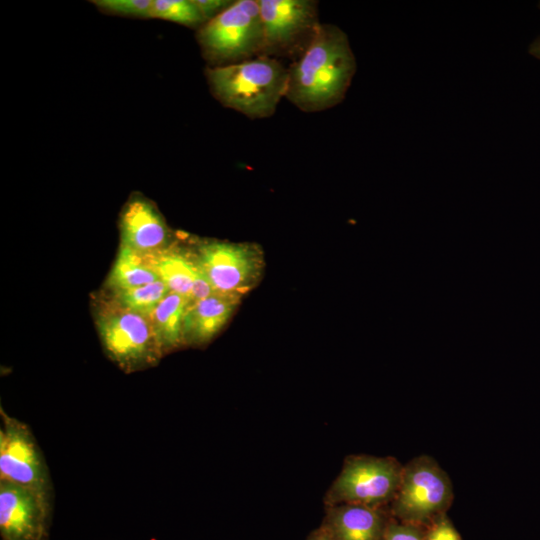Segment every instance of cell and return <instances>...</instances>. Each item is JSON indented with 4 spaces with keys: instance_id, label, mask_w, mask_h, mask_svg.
I'll return each instance as SVG.
<instances>
[{
    "instance_id": "6da1fadb",
    "label": "cell",
    "mask_w": 540,
    "mask_h": 540,
    "mask_svg": "<svg viewBox=\"0 0 540 540\" xmlns=\"http://www.w3.org/2000/svg\"><path fill=\"white\" fill-rule=\"evenodd\" d=\"M356 71L346 33L319 26L303 53L288 66L285 98L304 112H320L343 101Z\"/></svg>"
},
{
    "instance_id": "7a4b0ae2",
    "label": "cell",
    "mask_w": 540,
    "mask_h": 540,
    "mask_svg": "<svg viewBox=\"0 0 540 540\" xmlns=\"http://www.w3.org/2000/svg\"><path fill=\"white\" fill-rule=\"evenodd\" d=\"M211 94L225 107L250 119L271 117L285 97L288 67L273 57L205 69Z\"/></svg>"
},
{
    "instance_id": "3957f363",
    "label": "cell",
    "mask_w": 540,
    "mask_h": 540,
    "mask_svg": "<svg viewBox=\"0 0 540 540\" xmlns=\"http://www.w3.org/2000/svg\"><path fill=\"white\" fill-rule=\"evenodd\" d=\"M196 40L209 67L260 56L263 26L258 0H235L225 11L197 29Z\"/></svg>"
},
{
    "instance_id": "277c9868",
    "label": "cell",
    "mask_w": 540,
    "mask_h": 540,
    "mask_svg": "<svg viewBox=\"0 0 540 540\" xmlns=\"http://www.w3.org/2000/svg\"><path fill=\"white\" fill-rule=\"evenodd\" d=\"M96 324L107 355L125 372L153 366L163 356L149 318L114 300L99 310Z\"/></svg>"
},
{
    "instance_id": "5b68a950",
    "label": "cell",
    "mask_w": 540,
    "mask_h": 540,
    "mask_svg": "<svg viewBox=\"0 0 540 540\" xmlns=\"http://www.w3.org/2000/svg\"><path fill=\"white\" fill-rule=\"evenodd\" d=\"M196 263L215 292L243 296L260 280L265 261L253 243L201 240L192 250Z\"/></svg>"
},
{
    "instance_id": "8992f818",
    "label": "cell",
    "mask_w": 540,
    "mask_h": 540,
    "mask_svg": "<svg viewBox=\"0 0 540 540\" xmlns=\"http://www.w3.org/2000/svg\"><path fill=\"white\" fill-rule=\"evenodd\" d=\"M0 481L24 487L51 505L52 483L29 426L0 409Z\"/></svg>"
},
{
    "instance_id": "52a82bcc",
    "label": "cell",
    "mask_w": 540,
    "mask_h": 540,
    "mask_svg": "<svg viewBox=\"0 0 540 540\" xmlns=\"http://www.w3.org/2000/svg\"><path fill=\"white\" fill-rule=\"evenodd\" d=\"M263 26L265 56L297 59L319 26L318 2L314 0H258Z\"/></svg>"
},
{
    "instance_id": "ba28073f",
    "label": "cell",
    "mask_w": 540,
    "mask_h": 540,
    "mask_svg": "<svg viewBox=\"0 0 540 540\" xmlns=\"http://www.w3.org/2000/svg\"><path fill=\"white\" fill-rule=\"evenodd\" d=\"M401 476L391 459L350 458L326 493V506L359 504L376 507L398 490Z\"/></svg>"
},
{
    "instance_id": "9c48e42d",
    "label": "cell",
    "mask_w": 540,
    "mask_h": 540,
    "mask_svg": "<svg viewBox=\"0 0 540 540\" xmlns=\"http://www.w3.org/2000/svg\"><path fill=\"white\" fill-rule=\"evenodd\" d=\"M398 489L394 512L409 524L428 520L447 504L450 497L446 477L429 463H417L406 470Z\"/></svg>"
},
{
    "instance_id": "30bf717a",
    "label": "cell",
    "mask_w": 540,
    "mask_h": 540,
    "mask_svg": "<svg viewBox=\"0 0 540 540\" xmlns=\"http://www.w3.org/2000/svg\"><path fill=\"white\" fill-rule=\"evenodd\" d=\"M51 505L32 491L0 481V536L2 540H46Z\"/></svg>"
},
{
    "instance_id": "8fae6325",
    "label": "cell",
    "mask_w": 540,
    "mask_h": 540,
    "mask_svg": "<svg viewBox=\"0 0 540 540\" xmlns=\"http://www.w3.org/2000/svg\"><path fill=\"white\" fill-rule=\"evenodd\" d=\"M119 228L121 244L146 254L171 245V231L157 206L140 193L132 194L124 204Z\"/></svg>"
},
{
    "instance_id": "7c38bea8",
    "label": "cell",
    "mask_w": 540,
    "mask_h": 540,
    "mask_svg": "<svg viewBox=\"0 0 540 540\" xmlns=\"http://www.w3.org/2000/svg\"><path fill=\"white\" fill-rule=\"evenodd\" d=\"M138 255L142 263L152 270L170 291L187 297L190 302L215 293L200 271L192 250L169 245L158 251Z\"/></svg>"
},
{
    "instance_id": "4fadbf2b",
    "label": "cell",
    "mask_w": 540,
    "mask_h": 540,
    "mask_svg": "<svg viewBox=\"0 0 540 540\" xmlns=\"http://www.w3.org/2000/svg\"><path fill=\"white\" fill-rule=\"evenodd\" d=\"M242 296L215 292L190 302L183 321L184 345L200 346L211 341L227 324Z\"/></svg>"
},
{
    "instance_id": "5bb4252c",
    "label": "cell",
    "mask_w": 540,
    "mask_h": 540,
    "mask_svg": "<svg viewBox=\"0 0 540 540\" xmlns=\"http://www.w3.org/2000/svg\"><path fill=\"white\" fill-rule=\"evenodd\" d=\"M321 526L334 540H381L387 527L376 507L359 504L327 506Z\"/></svg>"
},
{
    "instance_id": "9a60e30c",
    "label": "cell",
    "mask_w": 540,
    "mask_h": 540,
    "mask_svg": "<svg viewBox=\"0 0 540 540\" xmlns=\"http://www.w3.org/2000/svg\"><path fill=\"white\" fill-rule=\"evenodd\" d=\"M189 303L187 297L170 291L148 316L162 355L184 345L183 321Z\"/></svg>"
},
{
    "instance_id": "2e32d148",
    "label": "cell",
    "mask_w": 540,
    "mask_h": 540,
    "mask_svg": "<svg viewBox=\"0 0 540 540\" xmlns=\"http://www.w3.org/2000/svg\"><path fill=\"white\" fill-rule=\"evenodd\" d=\"M157 275L146 267L138 253L121 245L107 279L112 291L130 289L158 281Z\"/></svg>"
},
{
    "instance_id": "e0dca14e",
    "label": "cell",
    "mask_w": 540,
    "mask_h": 540,
    "mask_svg": "<svg viewBox=\"0 0 540 540\" xmlns=\"http://www.w3.org/2000/svg\"><path fill=\"white\" fill-rule=\"evenodd\" d=\"M114 301L121 306L148 317L170 292L161 280L130 289L112 291Z\"/></svg>"
},
{
    "instance_id": "ac0fdd59",
    "label": "cell",
    "mask_w": 540,
    "mask_h": 540,
    "mask_svg": "<svg viewBox=\"0 0 540 540\" xmlns=\"http://www.w3.org/2000/svg\"><path fill=\"white\" fill-rule=\"evenodd\" d=\"M152 18L197 29L205 23L192 0H153L150 11Z\"/></svg>"
},
{
    "instance_id": "d6986e66",
    "label": "cell",
    "mask_w": 540,
    "mask_h": 540,
    "mask_svg": "<svg viewBox=\"0 0 540 540\" xmlns=\"http://www.w3.org/2000/svg\"><path fill=\"white\" fill-rule=\"evenodd\" d=\"M92 3L107 14L150 19L153 0H94Z\"/></svg>"
},
{
    "instance_id": "ffe728a7",
    "label": "cell",
    "mask_w": 540,
    "mask_h": 540,
    "mask_svg": "<svg viewBox=\"0 0 540 540\" xmlns=\"http://www.w3.org/2000/svg\"><path fill=\"white\" fill-rule=\"evenodd\" d=\"M381 540H425L412 524L387 525Z\"/></svg>"
},
{
    "instance_id": "44dd1931",
    "label": "cell",
    "mask_w": 540,
    "mask_h": 540,
    "mask_svg": "<svg viewBox=\"0 0 540 540\" xmlns=\"http://www.w3.org/2000/svg\"><path fill=\"white\" fill-rule=\"evenodd\" d=\"M199 13L207 22L232 5V0H192Z\"/></svg>"
},
{
    "instance_id": "7402d4cb",
    "label": "cell",
    "mask_w": 540,
    "mask_h": 540,
    "mask_svg": "<svg viewBox=\"0 0 540 540\" xmlns=\"http://www.w3.org/2000/svg\"><path fill=\"white\" fill-rule=\"evenodd\" d=\"M425 540H461L459 533L447 518L436 521L428 531Z\"/></svg>"
},
{
    "instance_id": "603a6c76",
    "label": "cell",
    "mask_w": 540,
    "mask_h": 540,
    "mask_svg": "<svg viewBox=\"0 0 540 540\" xmlns=\"http://www.w3.org/2000/svg\"><path fill=\"white\" fill-rule=\"evenodd\" d=\"M307 540H334V539L323 526H320L318 529L314 530L308 536Z\"/></svg>"
},
{
    "instance_id": "cb8c5ba5",
    "label": "cell",
    "mask_w": 540,
    "mask_h": 540,
    "mask_svg": "<svg viewBox=\"0 0 540 540\" xmlns=\"http://www.w3.org/2000/svg\"><path fill=\"white\" fill-rule=\"evenodd\" d=\"M540 8V2H539ZM529 53L540 60V38H537L529 47Z\"/></svg>"
}]
</instances>
